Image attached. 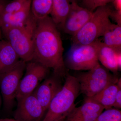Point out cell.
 Here are the masks:
<instances>
[{"label": "cell", "mask_w": 121, "mask_h": 121, "mask_svg": "<svg viewBox=\"0 0 121 121\" xmlns=\"http://www.w3.org/2000/svg\"><path fill=\"white\" fill-rule=\"evenodd\" d=\"M33 59L60 77L67 74L62 39L57 26L48 16L37 20L34 37Z\"/></svg>", "instance_id": "obj_1"}, {"label": "cell", "mask_w": 121, "mask_h": 121, "mask_svg": "<svg viewBox=\"0 0 121 121\" xmlns=\"http://www.w3.org/2000/svg\"><path fill=\"white\" fill-rule=\"evenodd\" d=\"M80 92L76 78L67 73L62 88L52 100L42 121H64L75 107V102Z\"/></svg>", "instance_id": "obj_2"}, {"label": "cell", "mask_w": 121, "mask_h": 121, "mask_svg": "<svg viewBox=\"0 0 121 121\" xmlns=\"http://www.w3.org/2000/svg\"><path fill=\"white\" fill-rule=\"evenodd\" d=\"M37 22L31 13L23 25L1 31L20 59L26 63L33 59L34 37Z\"/></svg>", "instance_id": "obj_3"}, {"label": "cell", "mask_w": 121, "mask_h": 121, "mask_svg": "<svg viewBox=\"0 0 121 121\" xmlns=\"http://www.w3.org/2000/svg\"><path fill=\"white\" fill-rule=\"evenodd\" d=\"M112 11L107 4L97 8L89 21L73 36V44H89L102 36L110 21L109 17Z\"/></svg>", "instance_id": "obj_4"}, {"label": "cell", "mask_w": 121, "mask_h": 121, "mask_svg": "<svg viewBox=\"0 0 121 121\" xmlns=\"http://www.w3.org/2000/svg\"><path fill=\"white\" fill-rule=\"evenodd\" d=\"M79 84L80 92L91 97L111 83H117L118 78L108 69L99 64L86 72L75 76Z\"/></svg>", "instance_id": "obj_5"}, {"label": "cell", "mask_w": 121, "mask_h": 121, "mask_svg": "<svg viewBox=\"0 0 121 121\" xmlns=\"http://www.w3.org/2000/svg\"><path fill=\"white\" fill-rule=\"evenodd\" d=\"M98 40L88 44H73L64 60L65 66L74 70H89L99 64Z\"/></svg>", "instance_id": "obj_6"}, {"label": "cell", "mask_w": 121, "mask_h": 121, "mask_svg": "<svg viewBox=\"0 0 121 121\" xmlns=\"http://www.w3.org/2000/svg\"><path fill=\"white\" fill-rule=\"evenodd\" d=\"M26 65V63L21 60L13 68L0 76V88L4 106L7 110H10L13 106Z\"/></svg>", "instance_id": "obj_7"}, {"label": "cell", "mask_w": 121, "mask_h": 121, "mask_svg": "<svg viewBox=\"0 0 121 121\" xmlns=\"http://www.w3.org/2000/svg\"><path fill=\"white\" fill-rule=\"evenodd\" d=\"M25 70L16 95L17 100L33 93L49 72V69L34 60L26 63Z\"/></svg>", "instance_id": "obj_8"}, {"label": "cell", "mask_w": 121, "mask_h": 121, "mask_svg": "<svg viewBox=\"0 0 121 121\" xmlns=\"http://www.w3.org/2000/svg\"><path fill=\"white\" fill-rule=\"evenodd\" d=\"M14 119L19 121H42L45 113L34 93L17 99Z\"/></svg>", "instance_id": "obj_9"}, {"label": "cell", "mask_w": 121, "mask_h": 121, "mask_svg": "<svg viewBox=\"0 0 121 121\" xmlns=\"http://www.w3.org/2000/svg\"><path fill=\"white\" fill-rule=\"evenodd\" d=\"M93 12L81 7L78 3L72 2L69 14L61 28L64 32L73 36L89 21Z\"/></svg>", "instance_id": "obj_10"}, {"label": "cell", "mask_w": 121, "mask_h": 121, "mask_svg": "<svg viewBox=\"0 0 121 121\" xmlns=\"http://www.w3.org/2000/svg\"><path fill=\"white\" fill-rule=\"evenodd\" d=\"M60 78L54 74L52 76L47 77L33 91L45 113L52 100L63 86Z\"/></svg>", "instance_id": "obj_11"}, {"label": "cell", "mask_w": 121, "mask_h": 121, "mask_svg": "<svg viewBox=\"0 0 121 121\" xmlns=\"http://www.w3.org/2000/svg\"><path fill=\"white\" fill-rule=\"evenodd\" d=\"M104 110L100 104L86 97L83 104L78 107H75L64 121H96Z\"/></svg>", "instance_id": "obj_12"}, {"label": "cell", "mask_w": 121, "mask_h": 121, "mask_svg": "<svg viewBox=\"0 0 121 121\" xmlns=\"http://www.w3.org/2000/svg\"><path fill=\"white\" fill-rule=\"evenodd\" d=\"M98 58L103 66L117 74L121 69V51L115 50L98 41Z\"/></svg>", "instance_id": "obj_13"}, {"label": "cell", "mask_w": 121, "mask_h": 121, "mask_svg": "<svg viewBox=\"0 0 121 121\" xmlns=\"http://www.w3.org/2000/svg\"><path fill=\"white\" fill-rule=\"evenodd\" d=\"M31 0H27L23 8L16 12L11 14L2 13L0 19L1 31L24 24L31 13Z\"/></svg>", "instance_id": "obj_14"}, {"label": "cell", "mask_w": 121, "mask_h": 121, "mask_svg": "<svg viewBox=\"0 0 121 121\" xmlns=\"http://www.w3.org/2000/svg\"><path fill=\"white\" fill-rule=\"evenodd\" d=\"M20 60L9 43L2 39L0 42V76L13 68Z\"/></svg>", "instance_id": "obj_15"}, {"label": "cell", "mask_w": 121, "mask_h": 121, "mask_svg": "<svg viewBox=\"0 0 121 121\" xmlns=\"http://www.w3.org/2000/svg\"><path fill=\"white\" fill-rule=\"evenodd\" d=\"M119 88L116 83H111L91 97H86L102 106L104 109L113 107Z\"/></svg>", "instance_id": "obj_16"}, {"label": "cell", "mask_w": 121, "mask_h": 121, "mask_svg": "<svg viewBox=\"0 0 121 121\" xmlns=\"http://www.w3.org/2000/svg\"><path fill=\"white\" fill-rule=\"evenodd\" d=\"M69 0H52V7L50 14L56 26L62 27L71 8Z\"/></svg>", "instance_id": "obj_17"}, {"label": "cell", "mask_w": 121, "mask_h": 121, "mask_svg": "<svg viewBox=\"0 0 121 121\" xmlns=\"http://www.w3.org/2000/svg\"><path fill=\"white\" fill-rule=\"evenodd\" d=\"M102 36L104 44L115 50L121 51V26L110 21Z\"/></svg>", "instance_id": "obj_18"}, {"label": "cell", "mask_w": 121, "mask_h": 121, "mask_svg": "<svg viewBox=\"0 0 121 121\" xmlns=\"http://www.w3.org/2000/svg\"><path fill=\"white\" fill-rule=\"evenodd\" d=\"M52 0H31V12L36 19H43L51 13Z\"/></svg>", "instance_id": "obj_19"}, {"label": "cell", "mask_w": 121, "mask_h": 121, "mask_svg": "<svg viewBox=\"0 0 121 121\" xmlns=\"http://www.w3.org/2000/svg\"><path fill=\"white\" fill-rule=\"evenodd\" d=\"M96 121H121V111L116 108L106 110L99 115Z\"/></svg>", "instance_id": "obj_20"}, {"label": "cell", "mask_w": 121, "mask_h": 121, "mask_svg": "<svg viewBox=\"0 0 121 121\" xmlns=\"http://www.w3.org/2000/svg\"><path fill=\"white\" fill-rule=\"evenodd\" d=\"M27 0H13L5 4L2 13H13L19 11L23 8Z\"/></svg>", "instance_id": "obj_21"}, {"label": "cell", "mask_w": 121, "mask_h": 121, "mask_svg": "<svg viewBox=\"0 0 121 121\" xmlns=\"http://www.w3.org/2000/svg\"><path fill=\"white\" fill-rule=\"evenodd\" d=\"M82 7L87 9L91 12L94 9V0H82ZM82 7V6H81Z\"/></svg>", "instance_id": "obj_22"}, {"label": "cell", "mask_w": 121, "mask_h": 121, "mask_svg": "<svg viewBox=\"0 0 121 121\" xmlns=\"http://www.w3.org/2000/svg\"><path fill=\"white\" fill-rule=\"evenodd\" d=\"M110 17L114 20L117 25L121 26V11H112Z\"/></svg>", "instance_id": "obj_23"}, {"label": "cell", "mask_w": 121, "mask_h": 121, "mask_svg": "<svg viewBox=\"0 0 121 121\" xmlns=\"http://www.w3.org/2000/svg\"><path fill=\"white\" fill-rule=\"evenodd\" d=\"M113 107L119 109L121 108V88H119L115 98Z\"/></svg>", "instance_id": "obj_24"}, {"label": "cell", "mask_w": 121, "mask_h": 121, "mask_svg": "<svg viewBox=\"0 0 121 121\" xmlns=\"http://www.w3.org/2000/svg\"><path fill=\"white\" fill-rule=\"evenodd\" d=\"M112 1L113 0H94V9L100 6L106 5Z\"/></svg>", "instance_id": "obj_25"}, {"label": "cell", "mask_w": 121, "mask_h": 121, "mask_svg": "<svg viewBox=\"0 0 121 121\" xmlns=\"http://www.w3.org/2000/svg\"><path fill=\"white\" fill-rule=\"evenodd\" d=\"M115 9L117 11H121V0H113Z\"/></svg>", "instance_id": "obj_26"}, {"label": "cell", "mask_w": 121, "mask_h": 121, "mask_svg": "<svg viewBox=\"0 0 121 121\" xmlns=\"http://www.w3.org/2000/svg\"><path fill=\"white\" fill-rule=\"evenodd\" d=\"M6 4L3 0H0V34H2L1 29V14H2L3 9H4V7L5 5Z\"/></svg>", "instance_id": "obj_27"}, {"label": "cell", "mask_w": 121, "mask_h": 121, "mask_svg": "<svg viewBox=\"0 0 121 121\" xmlns=\"http://www.w3.org/2000/svg\"><path fill=\"white\" fill-rule=\"evenodd\" d=\"M0 121H19L15 119H9V118H4L0 119Z\"/></svg>", "instance_id": "obj_28"}, {"label": "cell", "mask_w": 121, "mask_h": 121, "mask_svg": "<svg viewBox=\"0 0 121 121\" xmlns=\"http://www.w3.org/2000/svg\"><path fill=\"white\" fill-rule=\"evenodd\" d=\"M69 0L71 3H72V2H76V3L78 4L79 2L82 1V0Z\"/></svg>", "instance_id": "obj_29"}, {"label": "cell", "mask_w": 121, "mask_h": 121, "mask_svg": "<svg viewBox=\"0 0 121 121\" xmlns=\"http://www.w3.org/2000/svg\"><path fill=\"white\" fill-rule=\"evenodd\" d=\"M2 34H0V42L1 40L2 39Z\"/></svg>", "instance_id": "obj_30"}]
</instances>
